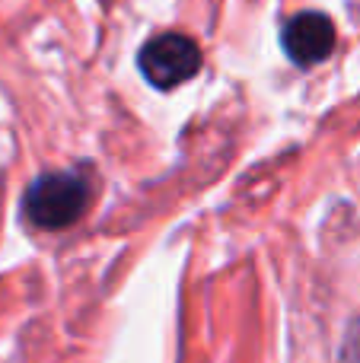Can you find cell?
Instances as JSON below:
<instances>
[{"instance_id":"3","label":"cell","mask_w":360,"mask_h":363,"mask_svg":"<svg viewBox=\"0 0 360 363\" xmlns=\"http://www.w3.org/2000/svg\"><path fill=\"white\" fill-rule=\"evenodd\" d=\"M332 48H335V26L322 13H300L284 26V51L303 67L325 61Z\"/></svg>"},{"instance_id":"2","label":"cell","mask_w":360,"mask_h":363,"mask_svg":"<svg viewBox=\"0 0 360 363\" xmlns=\"http://www.w3.org/2000/svg\"><path fill=\"white\" fill-rule=\"evenodd\" d=\"M137 64L144 70V77L159 89H172L179 83L191 80L201 67V51L182 32H163L153 35L150 42L140 48Z\"/></svg>"},{"instance_id":"1","label":"cell","mask_w":360,"mask_h":363,"mask_svg":"<svg viewBox=\"0 0 360 363\" xmlns=\"http://www.w3.org/2000/svg\"><path fill=\"white\" fill-rule=\"evenodd\" d=\"M89 201V185L77 172H51L32 182V188L26 191V217L38 230H64L70 226Z\"/></svg>"}]
</instances>
